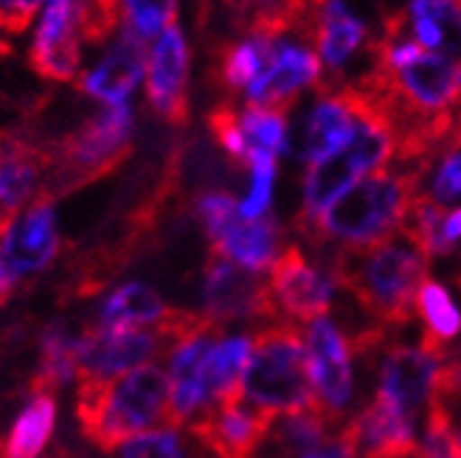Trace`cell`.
Segmentation results:
<instances>
[{
	"instance_id": "60d3db41",
	"label": "cell",
	"mask_w": 461,
	"mask_h": 458,
	"mask_svg": "<svg viewBox=\"0 0 461 458\" xmlns=\"http://www.w3.org/2000/svg\"><path fill=\"white\" fill-rule=\"evenodd\" d=\"M49 458H62V455H59V453H54V455H49Z\"/></svg>"
},
{
	"instance_id": "3957f363",
	"label": "cell",
	"mask_w": 461,
	"mask_h": 458,
	"mask_svg": "<svg viewBox=\"0 0 461 458\" xmlns=\"http://www.w3.org/2000/svg\"><path fill=\"white\" fill-rule=\"evenodd\" d=\"M74 422L87 445L115 450L155 425H172V382L158 365H141L104 382L77 380Z\"/></svg>"
},
{
	"instance_id": "2e32d148",
	"label": "cell",
	"mask_w": 461,
	"mask_h": 458,
	"mask_svg": "<svg viewBox=\"0 0 461 458\" xmlns=\"http://www.w3.org/2000/svg\"><path fill=\"white\" fill-rule=\"evenodd\" d=\"M324 74L346 79L372 51V22L355 0H312L304 22Z\"/></svg>"
},
{
	"instance_id": "f1b7e54d",
	"label": "cell",
	"mask_w": 461,
	"mask_h": 458,
	"mask_svg": "<svg viewBox=\"0 0 461 458\" xmlns=\"http://www.w3.org/2000/svg\"><path fill=\"white\" fill-rule=\"evenodd\" d=\"M413 315L422 320L425 340L445 355L461 340V307L453 290L439 279H425L413 299Z\"/></svg>"
},
{
	"instance_id": "f546056e",
	"label": "cell",
	"mask_w": 461,
	"mask_h": 458,
	"mask_svg": "<svg viewBox=\"0 0 461 458\" xmlns=\"http://www.w3.org/2000/svg\"><path fill=\"white\" fill-rule=\"evenodd\" d=\"M57 430V397L32 394V400L20 408V414L9 425V436L0 445L4 458H37L45 445H51Z\"/></svg>"
},
{
	"instance_id": "ac0fdd59",
	"label": "cell",
	"mask_w": 461,
	"mask_h": 458,
	"mask_svg": "<svg viewBox=\"0 0 461 458\" xmlns=\"http://www.w3.org/2000/svg\"><path fill=\"white\" fill-rule=\"evenodd\" d=\"M59 247L62 231L54 200L40 197L9 222L4 242H0V262L6 265L17 284L26 282L32 287L57 262Z\"/></svg>"
},
{
	"instance_id": "e0dca14e",
	"label": "cell",
	"mask_w": 461,
	"mask_h": 458,
	"mask_svg": "<svg viewBox=\"0 0 461 458\" xmlns=\"http://www.w3.org/2000/svg\"><path fill=\"white\" fill-rule=\"evenodd\" d=\"M192 85V42L177 22L164 29L147 51L144 94L147 104L160 121L183 124L189 116Z\"/></svg>"
},
{
	"instance_id": "5b68a950",
	"label": "cell",
	"mask_w": 461,
	"mask_h": 458,
	"mask_svg": "<svg viewBox=\"0 0 461 458\" xmlns=\"http://www.w3.org/2000/svg\"><path fill=\"white\" fill-rule=\"evenodd\" d=\"M250 337L253 352L240 382V397L267 417L315 408L302 327L267 320L250 329Z\"/></svg>"
},
{
	"instance_id": "4316f807",
	"label": "cell",
	"mask_w": 461,
	"mask_h": 458,
	"mask_svg": "<svg viewBox=\"0 0 461 458\" xmlns=\"http://www.w3.org/2000/svg\"><path fill=\"white\" fill-rule=\"evenodd\" d=\"M250 352H253L250 332L222 335L209 349V355H205V360L200 365V385H203V394L212 408L217 402H222L225 397L240 391V382L248 369Z\"/></svg>"
},
{
	"instance_id": "52a82bcc",
	"label": "cell",
	"mask_w": 461,
	"mask_h": 458,
	"mask_svg": "<svg viewBox=\"0 0 461 458\" xmlns=\"http://www.w3.org/2000/svg\"><path fill=\"white\" fill-rule=\"evenodd\" d=\"M377 71L411 116L442 121L461 107V59L422 49L402 29L385 34L377 45Z\"/></svg>"
},
{
	"instance_id": "8fae6325",
	"label": "cell",
	"mask_w": 461,
	"mask_h": 458,
	"mask_svg": "<svg viewBox=\"0 0 461 458\" xmlns=\"http://www.w3.org/2000/svg\"><path fill=\"white\" fill-rule=\"evenodd\" d=\"M209 130L217 149L234 166H248L257 160L290 157L293 119L282 107H217L209 116Z\"/></svg>"
},
{
	"instance_id": "e575fe53",
	"label": "cell",
	"mask_w": 461,
	"mask_h": 458,
	"mask_svg": "<svg viewBox=\"0 0 461 458\" xmlns=\"http://www.w3.org/2000/svg\"><path fill=\"white\" fill-rule=\"evenodd\" d=\"M119 458H186V445L180 427H164L127 439L119 447Z\"/></svg>"
},
{
	"instance_id": "836d02e7",
	"label": "cell",
	"mask_w": 461,
	"mask_h": 458,
	"mask_svg": "<svg viewBox=\"0 0 461 458\" xmlns=\"http://www.w3.org/2000/svg\"><path fill=\"white\" fill-rule=\"evenodd\" d=\"M417 458H456V419L453 410L439 400H433L422 417Z\"/></svg>"
},
{
	"instance_id": "7a4b0ae2",
	"label": "cell",
	"mask_w": 461,
	"mask_h": 458,
	"mask_svg": "<svg viewBox=\"0 0 461 458\" xmlns=\"http://www.w3.org/2000/svg\"><path fill=\"white\" fill-rule=\"evenodd\" d=\"M343 295L383 329L413 320V299L430 273V259L405 231L388 237L357 254H327Z\"/></svg>"
},
{
	"instance_id": "9c48e42d",
	"label": "cell",
	"mask_w": 461,
	"mask_h": 458,
	"mask_svg": "<svg viewBox=\"0 0 461 458\" xmlns=\"http://www.w3.org/2000/svg\"><path fill=\"white\" fill-rule=\"evenodd\" d=\"M372 355L377 357L375 397L420 422L436 394H439L447 355L425 337L420 343H388V346L380 343Z\"/></svg>"
},
{
	"instance_id": "d4e9b609",
	"label": "cell",
	"mask_w": 461,
	"mask_h": 458,
	"mask_svg": "<svg viewBox=\"0 0 461 458\" xmlns=\"http://www.w3.org/2000/svg\"><path fill=\"white\" fill-rule=\"evenodd\" d=\"M405 234L420 245L428 259H447L461 250V202L436 205L417 197L405 222Z\"/></svg>"
},
{
	"instance_id": "ab89813d",
	"label": "cell",
	"mask_w": 461,
	"mask_h": 458,
	"mask_svg": "<svg viewBox=\"0 0 461 458\" xmlns=\"http://www.w3.org/2000/svg\"><path fill=\"white\" fill-rule=\"evenodd\" d=\"M96 4H102V6H107V9H115V0H96ZM119 17V14H115Z\"/></svg>"
},
{
	"instance_id": "d590c367",
	"label": "cell",
	"mask_w": 461,
	"mask_h": 458,
	"mask_svg": "<svg viewBox=\"0 0 461 458\" xmlns=\"http://www.w3.org/2000/svg\"><path fill=\"white\" fill-rule=\"evenodd\" d=\"M40 9L42 0H0V37L26 34Z\"/></svg>"
},
{
	"instance_id": "8992f818",
	"label": "cell",
	"mask_w": 461,
	"mask_h": 458,
	"mask_svg": "<svg viewBox=\"0 0 461 458\" xmlns=\"http://www.w3.org/2000/svg\"><path fill=\"white\" fill-rule=\"evenodd\" d=\"M132 104L99 107L49 152V172H45V186L40 197L57 200L113 175L132 152Z\"/></svg>"
},
{
	"instance_id": "9a60e30c",
	"label": "cell",
	"mask_w": 461,
	"mask_h": 458,
	"mask_svg": "<svg viewBox=\"0 0 461 458\" xmlns=\"http://www.w3.org/2000/svg\"><path fill=\"white\" fill-rule=\"evenodd\" d=\"M363 99L346 87H324L302 99L293 119V147L290 157L302 166L338 152L355 130Z\"/></svg>"
},
{
	"instance_id": "4dcf8cb0",
	"label": "cell",
	"mask_w": 461,
	"mask_h": 458,
	"mask_svg": "<svg viewBox=\"0 0 461 458\" xmlns=\"http://www.w3.org/2000/svg\"><path fill=\"white\" fill-rule=\"evenodd\" d=\"M417 194L436 205L461 202V132L442 141L430 157H425L417 169Z\"/></svg>"
},
{
	"instance_id": "6da1fadb",
	"label": "cell",
	"mask_w": 461,
	"mask_h": 458,
	"mask_svg": "<svg viewBox=\"0 0 461 458\" xmlns=\"http://www.w3.org/2000/svg\"><path fill=\"white\" fill-rule=\"evenodd\" d=\"M417 177L411 169L391 166L368 175L332 200L310 225L298 228L327 254H357L388 237L405 231L417 202Z\"/></svg>"
},
{
	"instance_id": "8d00e7d4",
	"label": "cell",
	"mask_w": 461,
	"mask_h": 458,
	"mask_svg": "<svg viewBox=\"0 0 461 458\" xmlns=\"http://www.w3.org/2000/svg\"><path fill=\"white\" fill-rule=\"evenodd\" d=\"M302 458H355V453H352L349 442H346V439L340 436V430H338L330 442H324L321 447H315V450L304 453Z\"/></svg>"
},
{
	"instance_id": "7c38bea8",
	"label": "cell",
	"mask_w": 461,
	"mask_h": 458,
	"mask_svg": "<svg viewBox=\"0 0 461 458\" xmlns=\"http://www.w3.org/2000/svg\"><path fill=\"white\" fill-rule=\"evenodd\" d=\"M267 290L276 315L295 327L310 324L318 315H330L340 299L335 267L327 259L307 256L298 245H287L267 270Z\"/></svg>"
},
{
	"instance_id": "d6986e66",
	"label": "cell",
	"mask_w": 461,
	"mask_h": 458,
	"mask_svg": "<svg viewBox=\"0 0 461 458\" xmlns=\"http://www.w3.org/2000/svg\"><path fill=\"white\" fill-rule=\"evenodd\" d=\"M169 352H172V343L160 332L158 324L152 329L147 327L94 329L82 343L77 380L104 382L113 377H122L132 369H141V365H149L152 360L164 357Z\"/></svg>"
},
{
	"instance_id": "d6a6232c",
	"label": "cell",
	"mask_w": 461,
	"mask_h": 458,
	"mask_svg": "<svg viewBox=\"0 0 461 458\" xmlns=\"http://www.w3.org/2000/svg\"><path fill=\"white\" fill-rule=\"evenodd\" d=\"M276 192H279V164L276 160H257L245 166L242 194L237 197L240 214L245 220H262L273 214Z\"/></svg>"
},
{
	"instance_id": "44dd1931",
	"label": "cell",
	"mask_w": 461,
	"mask_h": 458,
	"mask_svg": "<svg viewBox=\"0 0 461 458\" xmlns=\"http://www.w3.org/2000/svg\"><path fill=\"white\" fill-rule=\"evenodd\" d=\"M340 436L349 442L355 458H417L420 422L372 397L340 425Z\"/></svg>"
},
{
	"instance_id": "1f68e13d",
	"label": "cell",
	"mask_w": 461,
	"mask_h": 458,
	"mask_svg": "<svg viewBox=\"0 0 461 458\" xmlns=\"http://www.w3.org/2000/svg\"><path fill=\"white\" fill-rule=\"evenodd\" d=\"M180 12V0H115L119 26L135 34L138 40H155L169 29Z\"/></svg>"
},
{
	"instance_id": "83f0119b",
	"label": "cell",
	"mask_w": 461,
	"mask_h": 458,
	"mask_svg": "<svg viewBox=\"0 0 461 458\" xmlns=\"http://www.w3.org/2000/svg\"><path fill=\"white\" fill-rule=\"evenodd\" d=\"M276 29H242L237 40H230L217 62V79L228 94L242 96L257 82L267 65Z\"/></svg>"
},
{
	"instance_id": "7402d4cb",
	"label": "cell",
	"mask_w": 461,
	"mask_h": 458,
	"mask_svg": "<svg viewBox=\"0 0 461 458\" xmlns=\"http://www.w3.org/2000/svg\"><path fill=\"white\" fill-rule=\"evenodd\" d=\"M49 172L45 155L29 135L0 132V214L14 217L40 200Z\"/></svg>"
},
{
	"instance_id": "30bf717a",
	"label": "cell",
	"mask_w": 461,
	"mask_h": 458,
	"mask_svg": "<svg viewBox=\"0 0 461 458\" xmlns=\"http://www.w3.org/2000/svg\"><path fill=\"white\" fill-rule=\"evenodd\" d=\"M304 346L310 360V380L315 405L335 425L352 417L357 402V369L355 346L332 315H318L304 324Z\"/></svg>"
},
{
	"instance_id": "4fadbf2b",
	"label": "cell",
	"mask_w": 461,
	"mask_h": 458,
	"mask_svg": "<svg viewBox=\"0 0 461 458\" xmlns=\"http://www.w3.org/2000/svg\"><path fill=\"white\" fill-rule=\"evenodd\" d=\"M87 0H42L29 45L32 71L49 82H77L85 67Z\"/></svg>"
},
{
	"instance_id": "5bb4252c",
	"label": "cell",
	"mask_w": 461,
	"mask_h": 458,
	"mask_svg": "<svg viewBox=\"0 0 461 458\" xmlns=\"http://www.w3.org/2000/svg\"><path fill=\"white\" fill-rule=\"evenodd\" d=\"M200 301V312L220 327L248 324L257 329L267 320H282L273 310L267 279H262V273H250L217 254H209L203 265Z\"/></svg>"
},
{
	"instance_id": "74e56055",
	"label": "cell",
	"mask_w": 461,
	"mask_h": 458,
	"mask_svg": "<svg viewBox=\"0 0 461 458\" xmlns=\"http://www.w3.org/2000/svg\"><path fill=\"white\" fill-rule=\"evenodd\" d=\"M20 290V284H17V279L12 276V273L6 270V265L0 262V310H4L9 301H12V295Z\"/></svg>"
},
{
	"instance_id": "603a6c76",
	"label": "cell",
	"mask_w": 461,
	"mask_h": 458,
	"mask_svg": "<svg viewBox=\"0 0 461 458\" xmlns=\"http://www.w3.org/2000/svg\"><path fill=\"white\" fill-rule=\"evenodd\" d=\"M209 245L212 254L250 273H267L276 265V259L285 254L287 237L282 222L273 214L262 220H245L242 214H237Z\"/></svg>"
},
{
	"instance_id": "ffe728a7",
	"label": "cell",
	"mask_w": 461,
	"mask_h": 458,
	"mask_svg": "<svg viewBox=\"0 0 461 458\" xmlns=\"http://www.w3.org/2000/svg\"><path fill=\"white\" fill-rule=\"evenodd\" d=\"M147 74V45L127 29H115L102 45V54L85 65L77 85L85 99H94L102 107L130 104L135 90L144 85Z\"/></svg>"
},
{
	"instance_id": "ba28073f",
	"label": "cell",
	"mask_w": 461,
	"mask_h": 458,
	"mask_svg": "<svg viewBox=\"0 0 461 458\" xmlns=\"http://www.w3.org/2000/svg\"><path fill=\"white\" fill-rule=\"evenodd\" d=\"M327 74L321 67L315 45L304 22H287L273 31L270 57L262 76L240 96L242 104L253 107H282L290 110L324 85Z\"/></svg>"
},
{
	"instance_id": "484cf974",
	"label": "cell",
	"mask_w": 461,
	"mask_h": 458,
	"mask_svg": "<svg viewBox=\"0 0 461 458\" xmlns=\"http://www.w3.org/2000/svg\"><path fill=\"white\" fill-rule=\"evenodd\" d=\"M172 307L155 287L144 282H124L102 301L96 312V329H132L155 327Z\"/></svg>"
},
{
	"instance_id": "cb8c5ba5",
	"label": "cell",
	"mask_w": 461,
	"mask_h": 458,
	"mask_svg": "<svg viewBox=\"0 0 461 458\" xmlns=\"http://www.w3.org/2000/svg\"><path fill=\"white\" fill-rule=\"evenodd\" d=\"M400 29L422 49L461 59V0H408Z\"/></svg>"
},
{
	"instance_id": "277c9868",
	"label": "cell",
	"mask_w": 461,
	"mask_h": 458,
	"mask_svg": "<svg viewBox=\"0 0 461 458\" xmlns=\"http://www.w3.org/2000/svg\"><path fill=\"white\" fill-rule=\"evenodd\" d=\"M400 155L397 124L375 104L363 102L355 130L338 152L304 166L298 183V228L310 225L332 200H338L357 180L394 166Z\"/></svg>"
},
{
	"instance_id": "f35d334b",
	"label": "cell",
	"mask_w": 461,
	"mask_h": 458,
	"mask_svg": "<svg viewBox=\"0 0 461 458\" xmlns=\"http://www.w3.org/2000/svg\"><path fill=\"white\" fill-rule=\"evenodd\" d=\"M456 419V458H461V414H453Z\"/></svg>"
}]
</instances>
